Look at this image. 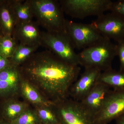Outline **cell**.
Wrapping results in <instances>:
<instances>
[{
    "label": "cell",
    "instance_id": "obj_1",
    "mask_svg": "<svg viewBox=\"0 0 124 124\" xmlns=\"http://www.w3.org/2000/svg\"><path fill=\"white\" fill-rule=\"evenodd\" d=\"M18 68L23 79L39 85L55 103L67 99L81 70L79 66L63 62L48 50L35 52Z\"/></svg>",
    "mask_w": 124,
    "mask_h": 124
},
{
    "label": "cell",
    "instance_id": "obj_2",
    "mask_svg": "<svg viewBox=\"0 0 124 124\" xmlns=\"http://www.w3.org/2000/svg\"><path fill=\"white\" fill-rule=\"evenodd\" d=\"M79 65L94 68L101 72L112 69V61L117 56V45L103 37L78 54Z\"/></svg>",
    "mask_w": 124,
    "mask_h": 124
},
{
    "label": "cell",
    "instance_id": "obj_3",
    "mask_svg": "<svg viewBox=\"0 0 124 124\" xmlns=\"http://www.w3.org/2000/svg\"><path fill=\"white\" fill-rule=\"evenodd\" d=\"M33 16L46 31L66 33V19L59 2L55 0H31Z\"/></svg>",
    "mask_w": 124,
    "mask_h": 124
},
{
    "label": "cell",
    "instance_id": "obj_4",
    "mask_svg": "<svg viewBox=\"0 0 124 124\" xmlns=\"http://www.w3.org/2000/svg\"><path fill=\"white\" fill-rule=\"evenodd\" d=\"M59 2L64 13L79 19L99 17L110 10L113 2L110 0H60Z\"/></svg>",
    "mask_w": 124,
    "mask_h": 124
},
{
    "label": "cell",
    "instance_id": "obj_5",
    "mask_svg": "<svg viewBox=\"0 0 124 124\" xmlns=\"http://www.w3.org/2000/svg\"><path fill=\"white\" fill-rule=\"evenodd\" d=\"M41 46L48 49L61 60L71 65H79L76 53L66 33L42 32Z\"/></svg>",
    "mask_w": 124,
    "mask_h": 124
},
{
    "label": "cell",
    "instance_id": "obj_6",
    "mask_svg": "<svg viewBox=\"0 0 124 124\" xmlns=\"http://www.w3.org/2000/svg\"><path fill=\"white\" fill-rule=\"evenodd\" d=\"M66 33L74 49H84L103 37L91 24L66 20Z\"/></svg>",
    "mask_w": 124,
    "mask_h": 124
},
{
    "label": "cell",
    "instance_id": "obj_7",
    "mask_svg": "<svg viewBox=\"0 0 124 124\" xmlns=\"http://www.w3.org/2000/svg\"><path fill=\"white\" fill-rule=\"evenodd\" d=\"M55 112L61 124H93V120L79 102L67 99L56 103Z\"/></svg>",
    "mask_w": 124,
    "mask_h": 124
},
{
    "label": "cell",
    "instance_id": "obj_8",
    "mask_svg": "<svg viewBox=\"0 0 124 124\" xmlns=\"http://www.w3.org/2000/svg\"><path fill=\"white\" fill-rule=\"evenodd\" d=\"M91 24L103 37L117 42L124 39V19L114 13L103 14Z\"/></svg>",
    "mask_w": 124,
    "mask_h": 124
},
{
    "label": "cell",
    "instance_id": "obj_9",
    "mask_svg": "<svg viewBox=\"0 0 124 124\" xmlns=\"http://www.w3.org/2000/svg\"><path fill=\"white\" fill-rule=\"evenodd\" d=\"M124 113V90H112L94 119L93 123L107 124Z\"/></svg>",
    "mask_w": 124,
    "mask_h": 124
},
{
    "label": "cell",
    "instance_id": "obj_10",
    "mask_svg": "<svg viewBox=\"0 0 124 124\" xmlns=\"http://www.w3.org/2000/svg\"><path fill=\"white\" fill-rule=\"evenodd\" d=\"M109 86L98 82L80 102L82 108L94 120L101 110L112 90Z\"/></svg>",
    "mask_w": 124,
    "mask_h": 124
},
{
    "label": "cell",
    "instance_id": "obj_11",
    "mask_svg": "<svg viewBox=\"0 0 124 124\" xmlns=\"http://www.w3.org/2000/svg\"><path fill=\"white\" fill-rule=\"evenodd\" d=\"M101 72L94 68H85L80 77L71 86L69 95L72 99L80 102L83 99L98 82Z\"/></svg>",
    "mask_w": 124,
    "mask_h": 124
},
{
    "label": "cell",
    "instance_id": "obj_12",
    "mask_svg": "<svg viewBox=\"0 0 124 124\" xmlns=\"http://www.w3.org/2000/svg\"><path fill=\"white\" fill-rule=\"evenodd\" d=\"M37 23H18L15 28L12 37L19 44L30 46H41L42 32Z\"/></svg>",
    "mask_w": 124,
    "mask_h": 124
},
{
    "label": "cell",
    "instance_id": "obj_13",
    "mask_svg": "<svg viewBox=\"0 0 124 124\" xmlns=\"http://www.w3.org/2000/svg\"><path fill=\"white\" fill-rule=\"evenodd\" d=\"M22 76L18 67L10 65L0 71V95L11 94L18 90Z\"/></svg>",
    "mask_w": 124,
    "mask_h": 124
},
{
    "label": "cell",
    "instance_id": "obj_14",
    "mask_svg": "<svg viewBox=\"0 0 124 124\" xmlns=\"http://www.w3.org/2000/svg\"><path fill=\"white\" fill-rule=\"evenodd\" d=\"M17 23L12 0H0V24L4 35L12 36Z\"/></svg>",
    "mask_w": 124,
    "mask_h": 124
},
{
    "label": "cell",
    "instance_id": "obj_15",
    "mask_svg": "<svg viewBox=\"0 0 124 124\" xmlns=\"http://www.w3.org/2000/svg\"><path fill=\"white\" fill-rule=\"evenodd\" d=\"M20 84L23 95L32 103L41 106V107H48L54 106L55 103L45 99L28 81L23 80Z\"/></svg>",
    "mask_w": 124,
    "mask_h": 124
},
{
    "label": "cell",
    "instance_id": "obj_16",
    "mask_svg": "<svg viewBox=\"0 0 124 124\" xmlns=\"http://www.w3.org/2000/svg\"><path fill=\"white\" fill-rule=\"evenodd\" d=\"M98 81L112 88L113 90H124V72L113 69L101 72Z\"/></svg>",
    "mask_w": 124,
    "mask_h": 124
},
{
    "label": "cell",
    "instance_id": "obj_17",
    "mask_svg": "<svg viewBox=\"0 0 124 124\" xmlns=\"http://www.w3.org/2000/svg\"><path fill=\"white\" fill-rule=\"evenodd\" d=\"M12 2L17 23L32 21L34 16L31 0H12Z\"/></svg>",
    "mask_w": 124,
    "mask_h": 124
},
{
    "label": "cell",
    "instance_id": "obj_18",
    "mask_svg": "<svg viewBox=\"0 0 124 124\" xmlns=\"http://www.w3.org/2000/svg\"><path fill=\"white\" fill-rule=\"evenodd\" d=\"M39 47L30 46L19 44L12 57L10 58L11 64L19 67L28 59Z\"/></svg>",
    "mask_w": 124,
    "mask_h": 124
},
{
    "label": "cell",
    "instance_id": "obj_19",
    "mask_svg": "<svg viewBox=\"0 0 124 124\" xmlns=\"http://www.w3.org/2000/svg\"><path fill=\"white\" fill-rule=\"evenodd\" d=\"M18 44L12 36H3L0 39V55L10 58Z\"/></svg>",
    "mask_w": 124,
    "mask_h": 124
},
{
    "label": "cell",
    "instance_id": "obj_20",
    "mask_svg": "<svg viewBox=\"0 0 124 124\" xmlns=\"http://www.w3.org/2000/svg\"><path fill=\"white\" fill-rule=\"evenodd\" d=\"M24 104L18 102H11L8 103L4 108V115L7 119L13 120L26 110Z\"/></svg>",
    "mask_w": 124,
    "mask_h": 124
},
{
    "label": "cell",
    "instance_id": "obj_21",
    "mask_svg": "<svg viewBox=\"0 0 124 124\" xmlns=\"http://www.w3.org/2000/svg\"><path fill=\"white\" fill-rule=\"evenodd\" d=\"M38 117L46 124H61L56 112L46 107H41L38 110Z\"/></svg>",
    "mask_w": 124,
    "mask_h": 124
},
{
    "label": "cell",
    "instance_id": "obj_22",
    "mask_svg": "<svg viewBox=\"0 0 124 124\" xmlns=\"http://www.w3.org/2000/svg\"><path fill=\"white\" fill-rule=\"evenodd\" d=\"M38 121V116L35 113L26 110L11 121V124H36Z\"/></svg>",
    "mask_w": 124,
    "mask_h": 124
},
{
    "label": "cell",
    "instance_id": "obj_23",
    "mask_svg": "<svg viewBox=\"0 0 124 124\" xmlns=\"http://www.w3.org/2000/svg\"><path fill=\"white\" fill-rule=\"evenodd\" d=\"M110 10L124 19V0L113 1Z\"/></svg>",
    "mask_w": 124,
    "mask_h": 124
},
{
    "label": "cell",
    "instance_id": "obj_24",
    "mask_svg": "<svg viewBox=\"0 0 124 124\" xmlns=\"http://www.w3.org/2000/svg\"><path fill=\"white\" fill-rule=\"evenodd\" d=\"M117 56L119 58V71L124 72V39L117 42Z\"/></svg>",
    "mask_w": 124,
    "mask_h": 124
},
{
    "label": "cell",
    "instance_id": "obj_25",
    "mask_svg": "<svg viewBox=\"0 0 124 124\" xmlns=\"http://www.w3.org/2000/svg\"><path fill=\"white\" fill-rule=\"evenodd\" d=\"M11 64L9 59L0 55V71L5 69Z\"/></svg>",
    "mask_w": 124,
    "mask_h": 124
},
{
    "label": "cell",
    "instance_id": "obj_26",
    "mask_svg": "<svg viewBox=\"0 0 124 124\" xmlns=\"http://www.w3.org/2000/svg\"><path fill=\"white\" fill-rule=\"evenodd\" d=\"M116 124H124V113L116 119Z\"/></svg>",
    "mask_w": 124,
    "mask_h": 124
},
{
    "label": "cell",
    "instance_id": "obj_27",
    "mask_svg": "<svg viewBox=\"0 0 124 124\" xmlns=\"http://www.w3.org/2000/svg\"><path fill=\"white\" fill-rule=\"evenodd\" d=\"M4 36L3 35V32H2V29H1V27L0 24V39L2 37Z\"/></svg>",
    "mask_w": 124,
    "mask_h": 124
},
{
    "label": "cell",
    "instance_id": "obj_28",
    "mask_svg": "<svg viewBox=\"0 0 124 124\" xmlns=\"http://www.w3.org/2000/svg\"><path fill=\"white\" fill-rule=\"evenodd\" d=\"M0 124H11V123H9L8 122H0Z\"/></svg>",
    "mask_w": 124,
    "mask_h": 124
},
{
    "label": "cell",
    "instance_id": "obj_29",
    "mask_svg": "<svg viewBox=\"0 0 124 124\" xmlns=\"http://www.w3.org/2000/svg\"><path fill=\"white\" fill-rule=\"evenodd\" d=\"M93 124H99V123H93Z\"/></svg>",
    "mask_w": 124,
    "mask_h": 124
}]
</instances>
